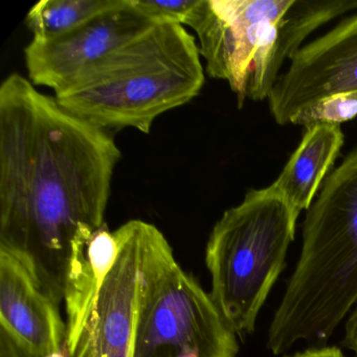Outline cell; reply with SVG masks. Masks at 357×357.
<instances>
[{
    "instance_id": "obj_1",
    "label": "cell",
    "mask_w": 357,
    "mask_h": 357,
    "mask_svg": "<svg viewBox=\"0 0 357 357\" xmlns=\"http://www.w3.org/2000/svg\"><path fill=\"white\" fill-rule=\"evenodd\" d=\"M121 151L29 79L0 86V246L24 257L61 304L77 242L105 223Z\"/></svg>"
},
{
    "instance_id": "obj_2",
    "label": "cell",
    "mask_w": 357,
    "mask_h": 357,
    "mask_svg": "<svg viewBox=\"0 0 357 357\" xmlns=\"http://www.w3.org/2000/svg\"><path fill=\"white\" fill-rule=\"evenodd\" d=\"M357 305V148L334 169L307 211L302 250L271 319L266 347L323 344Z\"/></svg>"
},
{
    "instance_id": "obj_3",
    "label": "cell",
    "mask_w": 357,
    "mask_h": 357,
    "mask_svg": "<svg viewBox=\"0 0 357 357\" xmlns=\"http://www.w3.org/2000/svg\"><path fill=\"white\" fill-rule=\"evenodd\" d=\"M206 76L195 37L155 24L87 68L60 91V106L99 128L151 130L169 110L195 99Z\"/></svg>"
},
{
    "instance_id": "obj_4",
    "label": "cell",
    "mask_w": 357,
    "mask_h": 357,
    "mask_svg": "<svg viewBox=\"0 0 357 357\" xmlns=\"http://www.w3.org/2000/svg\"><path fill=\"white\" fill-rule=\"evenodd\" d=\"M298 219L264 188L250 190L213 227L206 248L211 296L237 336L256 330L261 308L285 268Z\"/></svg>"
},
{
    "instance_id": "obj_5",
    "label": "cell",
    "mask_w": 357,
    "mask_h": 357,
    "mask_svg": "<svg viewBox=\"0 0 357 357\" xmlns=\"http://www.w3.org/2000/svg\"><path fill=\"white\" fill-rule=\"evenodd\" d=\"M233 331L164 234L146 222L141 296L132 357H237Z\"/></svg>"
},
{
    "instance_id": "obj_6",
    "label": "cell",
    "mask_w": 357,
    "mask_h": 357,
    "mask_svg": "<svg viewBox=\"0 0 357 357\" xmlns=\"http://www.w3.org/2000/svg\"><path fill=\"white\" fill-rule=\"evenodd\" d=\"M294 0H198L185 26L195 31L211 78L227 82L238 107L268 100L283 66L279 40Z\"/></svg>"
},
{
    "instance_id": "obj_7",
    "label": "cell",
    "mask_w": 357,
    "mask_h": 357,
    "mask_svg": "<svg viewBox=\"0 0 357 357\" xmlns=\"http://www.w3.org/2000/svg\"><path fill=\"white\" fill-rule=\"evenodd\" d=\"M153 24L129 0H119L74 30L45 40L32 39L24 49L29 80L56 93Z\"/></svg>"
},
{
    "instance_id": "obj_8",
    "label": "cell",
    "mask_w": 357,
    "mask_h": 357,
    "mask_svg": "<svg viewBox=\"0 0 357 357\" xmlns=\"http://www.w3.org/2000/svg\"><path fill=\"white\" fill-rule=\"evenodd\" d=\"M357 91V13L305 45L290 60L268 98L277 124L334 93Z\"/></svg>"
},
{
    "instance_id": "obj_9",
    "label": "cell",
    "mask_w": 357,
    "mask_h": 357,
    "mask_svg": "<svg viewBox=\"0 0 357 357\" xmlns=\"http://www.w3.org/2000/svg\"><path fill=\"white\" fill-rule=\"evenodd\" d=\"M145 225L135 219L114 231L118 258L102 286L86 335L70 357H132Z\"/></svg>"
},
{
    "instance_id": "obj_10",
    "label": "cell",
    "mask_w": 357,
    "mask_h": 357,
    "mask_svg": "<svg viewBox=\"0 0 357 357\" xmlns=\"http://www.w3.org/2000/svg\"><path fill=\"white\" fill-rule=\"evenodd\" d=\"M0 326L32 357L66 348V324L60 303L30 263L5 246H0Z\"/></svg>"
},
{
    "instance_id": "obj_11",
    "label": "cell",
    "mask_w": 357,
    "mask_h": 357,
    "mask_svg": "<svg viewBox=\"0 0 357 357\" xmlns=\"http://www.w3.org/2000/svg\"><path fill=\"white\" fill-rule=\"evenodd\" d=\"M118 254V238L106 223L75 245L63 294L68 317L64 347L68 357L86 335L102 286Z\"/></svg>"
},
{
    "instance_id": "obj_12",
    "label": "cell",
    "mask_w": 357,
    "mask_h": 357,
    "mask_svg": "<svg viewBox=\"0 0 357 357\" xmlns=\"http://www.w3.org/2000/svg\"><path fill=\"white\" fill-rule=\"evenodd\" d=\"M344 142L340 126L319 124L307 127L300 145L279 177L267 187L287 204L294 216L298 218L314 202Z\"/></svg>"
},
{
    "instance_id": "obj_13",
    "label": "cell",
    "mask_w": 357,
    "mask_h": 357,
    "mask_svg": "<svg viewBox=\"0 0 357 357\" xmlns=\"http://www.w3.org/2000/svg\"><path fill=\"white\" fill-rule=\"evenodd\" d=\"M119 0H41L26 16L33 39L45 40L84 24L114 7Z\"/></svg>"
},
{
    "instance_id": "obj_14",
    "label": "cell",
    "mask_w": 357,
    "mask_h": 357,
    "mask_svg": "<svg viewBox=\"0 0 357 357\" xmlns=\"http://www.w3.org/2000/svg\"><path fill=\"white\" fill-rule=\"evenodd\" d=\"M357 116V91L334 93L298 112L291 125L310 127L313 125H334L354 120Z\"/></svg>"
},
{
    "instance_id": "obj_15",
    "label": "cell",
    "mask_w": 357,
    "mask_h": 357,
    "mask_svg": "<svg viewBox=\"0 0 357 357\" xmlns=\"http://www.w3.org/2000/svg\"><path fill=\"white\" fill-rule=\"evenodd\" d=\"M139 13L155 24H177L185 26L198 0H129Z\"/></svg>"
},
{
    "instance_id": "obj_16",
    "label": "cell",
    "mask_w": 357,
    "mask_h": 357,
    "mask_svg": "<svg viewBox=\"0 0 357 357\" xmlns=\"http://www.w3.org/2000/svg\"><path fill=\"white\" fill-rule=\"evenodd\" d=\"M342 344L357 357V305L347 319Z\"/></svg>"
},
{
    "instance_id": "obj_17",
    "label": "cell",
    "mask_w": 357,
    "mask_h": 357,
    "mask_svg": "<svg viewBox=\"0 0 357 357\" xmlns=\"http://www.w3.org/2000/svg\"><path fill=\"white\" fill-rule=\"evenodd\" d=\"M0 357H32L22 350L7 332L0 329Z\"/></svg>"
},
{
    "instance_id": "obj_18",
    "label": "cell",
    "mask_w": 357,
    "mask_h": 357,
    "mask_svg": "<svg viewBox=\"0 0 357 357\" xmlns=\"http://www.w3.org/2000/svg\"><path fill=\"white\" fill-rule=\"evenodd\" d=\"M287 357H346L342 349L335 346H319L307 349Z\"/></svg>"
},
{
    "instance_id": "obj_19",
    "label": "cell",
    "mask_w": 357,
    "mask_h": 357,
    "mask_svg": "<svg viewBox=\"0 0 357 357\" xmlns=\"http://www.w3.org/2000/svg\"><path fill=\"white\" fill-rule=\"evenodd\" d=\"M45 357H68V352H66V349L64 348L63 350L58 351V352L52 353V354L47 355Z\"/></svg>"
}]
</instances>
